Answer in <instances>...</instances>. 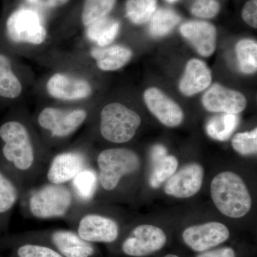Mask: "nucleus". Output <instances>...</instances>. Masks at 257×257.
<instances>
[{
    "mask_svg": "<svg viewBox=\"0 0 257 257\" xmlns=\"http://www.w3.org/2000/svg\"><path fill=\"white\" fill-rule=\"evenodd\" d=\"M204 170L197 163L184 165L166 182L165 192L177 198H189L202 188Z\"/></svg>",
    "mask_w": 257,
    "mask_h": 257,
    "instance_id": "12",
    "label": "nucleus"
},
{
    "mask_svg": "<svg viewBox=\"0 0 257 257\" xmlns=\"http://www.w3.org/2000/svg\"><path fill=\"white\" fill-rule=\"evenodd\" d=\"M81 207L69 184H43L32 189L25 200L29 214L41 220L73 216Z\"/></svg>",
    "mask_w": 257,
    "mask_h": 257,
    "instance_id": "2",
    "label": "nucleus"
},
{
    "mask_svg": "<svg viewBox=\"0 0 257 257\" xmlns=\"http://www.w3.org/2000/svg\"><path fill=\"white\" fill-rule=\"evenodd\" d=\"M229 236L228 228L216 221L189 226L182 234L184 243L198 252L218 246L229 239Z\"/></svg>",
    "mask_w": 257,
    "mask_h": 257,
    "instance_id": "11",
    "label": "nucleus"
},
{
    "mask_svg": "<svg viewBox=\"0 0 257 257\" xmlns=\"http://www.w3.org/2000/svg\"><path fill=\"white\" fill-rule=\"evenodd\" d=\"M178 165V160L171 155H167L163 160L154 165L150 177V184L152 188H159L165 183L177 172Z\"/></svg>",
    "mask_w": 257,
    "mask_h": 257,
    "instance_id": "29",
    "label": "nucleus"
},
{
    "mask_svg": "<svg viewBox=\"0 0 257 257\" xmlns=\"http://www.w3.org/2000/svg\"><path fill=\"white\" fill-rule=\"evenodd\" d=\"M7 33L15 43L40 45L47 36L41 17L35 10L20 8L15 11L7 21Z\"/></svg>",
    "mask_w": 257,
    "mask_h": 257,
    "instance_id": "6",
    "label": "nucleus"
},
{
    "mask_svg": "<svg viewBox=\"0 0 257 257\" xmlns=\"http://www.w3.org/2000/svg\"><path fill=\"white\" fill-rule=\"evenodd\" d=\"M165 257H179V256H177V255H175V254H168V255H166V256Z\"/></svg>",
    "mask_w": 257,
    "mask_h": 257,
    "instance_id": "37",
    "label": "nucleus"
},
{
    "mask_svg": "<svg viewBox=\"0 0 257 257\" xmlns=\"http://www.w3.org/2000/svg\"><path fill=\"white\" fill-rule=\"evenodd\" d=\"M231 145L236 152L243 156L256 155L257 152V128L246 133H237L231 141Z\"/></svg>",
    "mask_w": 257,
    "mask_h": 257,
    "instance_id": "30",
    "label": "nucleus"
},
{
    "mask_svg": "<svg viewBox=\"0 0 257 257\" xmlns=\"http://www.w3.org/2000/svg\"><path fill=\"white\" fill-rule=\"evenodd\" d=\"M167 156V150L162 145H155L151 150V161L152 165L158 163Z\"/></svg>",
    "mask_w": 257,
    "mask_h": 257,
    "instance_id": "35",
    "label": "nucleus"
},
{
    "mask_svg": "<svg viewBox=\"0 0 257 257\" xmlns=\"http://www.w3.org/2000/svg\"><path fill=\"white\" fill-rule=\"evenodd\" d=\"M180 32L203 57H209L215 51L216 31L211 24L196 20L187 22L181 26Z\"/></svg>",
    "mask_w": 257,
    "mask_h": 257,
    "instance_id": "17",
    "label": "nucleus"
},
{
    "mask_svg": "<svg viewBox=\"0 0 257 257\" xmlns=\"http://www.w3.org/2000/svg\"><path fill=\"white\" fill-rule=\"evenodd\" d=\"M140 124L141 118L138 113L120 103L107 104L101 111V135L110 143H128L135 137Z\"/></svg>",
    "mask_w": 257,
    "mask_h": 257,
    "instance_id": "5",
    "label": "nucleus"
},
{
    "mask_svg": "<svg viewBox=\"0 0 257 257\" xmlns=\"http://www.w3.org/2000/svg\"><path fill=\"white\" fill-rule=\"evenodd\" d=\"M116 0H86L82 15L84 26L87 27L105 18L114 8Z\"/></svg>",
    "mask_w": 257,
    "mask_h": 257,
    "instance_id": "28",
    "label": "nucleus"
},
{
    "mask_svg": "<svg viewBox=\"0 0 257 257\" xmlns=\"http://www.w3.org/2000/svg\"><path fill=\"white\" fill-rule=\"evenodd\" d=\"M166 1L168 2V3H175V2H177V0H166Z\"/></svg>",
    "mask_w": 257,
    "mask_h": 257,
    "instance_id": "38",
    "label": "nucleus"
},
{
    "mask_svg": "<svg viewBox=\"0 0 257 257\" xmlns=\"http://www.w3.org/2000/svg\"><path fill=\"white\" fill-rule=\"evenodd\" d=\"M23 195V184L0 158V226H5Z\"/></svg>",
    "mask_w": 257,
    "mask_h": 257,
    "instance_id": "14",
    "label": "nucleus"
},
{
    "mask_svg": "<svg viewBox=\"0 0 257 257\" xmlns=\"http://www.w3.org/2000/svg\"><path fill=\"white\" fill-rule=\"evenodd\" d=\"M242 18L247 25L256 28L257 0H249L245 4L242 10Z\"/></svg>",
    "mask_w": 257,
    "mask_h": 257,
    "instance_id": "33",
    "label": "nucleus"
},
{
    "mask_svg": "<svg viewBox=\"0 0 257 257\" xmlns=\"http://www.w3.org/2000/svg\"><path fill=\"white\" fill-rule=\"evenodd\" d=\"M147 107L161 123L169 127L182 124L184 113L180 106L157 88H149L144 94Z\"/></svg>",
    "mask_w": 257,
    "mask_h": 257,
    "instance_id": "15",
    "label": "nucleus"
},
{
    "mask_svg": "<svg viewBox=\"0 0 257 257\" xmlns=\"http://www.w3.org/2000/svg\"><path fill=\"white\" fill-rule=\"evenodd\" d=\"M167 240L165 233L160 228L153 225H140L124 240L121 248L128 256H146L163 248Z\"/></svg>",
    "mask_w": 257,
    "mask_h": 257,
    "instance_id": "9",
    "label": "nucleus"
},
{
    "mask_svg": "<svg viewBox=\"0 0 257 257\" xmlns=\"http://www.w3.org/2000/svg\"><path fill=\"white\" fill-rule=\"evenodd\" d=\"M239 121L237 114L221 113L208 120L206 131L211 138L218 141H226L237 128Z\"/></svg>",
    "mask_w": 257,
    "mask_h": 257,
    "instance_id": "22",
    "label": "nucleus"
},
{
    "mask_svg": "<svg viewBox=\"0 0 257 257\" xmlns=\"http://www.w3.org/2000/svg\"><path fill=\"white\" fill-rule=\"evenodd\" d=\"M119 27L117 20L105 17L88 26L86 34L89 40L99 46L105 47L114 41L117 36Z\"/></svg>",
    "mask_w": 257,
    "mask_h": 257,
    "instance_id": "23",
    "label": "nucleus"
},
{
    "mask_svg": "<svg viewBox=\"0 0 257 257\" xmlns=\"http://www.w3.org/2000/svg\"><path fill=\"white\" fill-rule=\"evenodd\" d=\"M181 17L174 10L168 8L156 10L149 24V32L154 37L168 35L180 23Z\"/></svg>",
    "mask_w": 257,
    "mask_h": 257,
    "instance_id": "24",
    "label": "nucleus"
},
{
    "mask_svg": "<svg viewBox=\"0 0 257 257\" xmlns=\"http://www.w3.org/2000/svg\"><path fill=\"white\" fill-rule=\"evenodd\" d=\"M236 55L241 72L253 74L257 69V45L253 40L245 39L236 45Z\"/></svg>",
    "mask_w": 257,
    "mask_h": 257,
    "instance_id": "27",
    "label": "nucleus"
},
{
    "mask_svg": "<svg viewBox=\"0 0 257 257\" xmlns=\"http://www.w3.org/2000/svg\"><path fill=\"white\" fill-rule=\"evenodd\" d=\"M87 117L84 109H60L47 107L40 113L37 121L40 127L52 137L65 138L75 133Z\"/></svg>",
    "mask_w": 257,
    "mask_h": 257,
    "instance_id": "7",
    "label": "nucleus"
},
{
    "mask_svg": "<svg viewBox=\"0 0 257 257\" xmlns=\"http://www.w3.org/2000/svg\"><path fill=\"white\" fill-rule=\"evenodd\" d=\"M91 55L99 69L114 71L124 67L131 60L133 52L127 47L114 45L106 48L94 47L91 51Z\"/></svg>",
    "mask_w": 257,
    "mask_h": 257,
    "instance_id": "20",
    "label": "nucleus"
},
{
    "mask_svg": "<svg viewBox=\"0 0 257 257\" xmlns=\"http://www.w3.org/2000/svg\"><path fill=\"white\" fill-rule=\"evenodd\" d=\"M0 158L23 184L36 177L45 161L39 158L30 132L16 120L0 126Z\"/></svg>",
    "mask_w": 257,
    "mask_h": 257,
    "instance_id": "1",
    "label": "nucleus"
},
{
    "mask_svg": "<svg viewBox=\"0 0 257 257\" xmlns=\"http://www.w3.org/2000/svg\"><path fill=\"white\" fill-rule=\"evenodd\" d=\"M30 4L45 8H55L62 6L69 0H27Z\"/></svg>",
    "mask_w": 257,
    "mask_h": 257,
    "instance_id": "36",
    "label": "nucleus"
},
{
    "mask_svg": "<svg viewBox=\"0 0 257 257\" xmlns=\"http://www.w3.org/2000/svg\"><path fill=\"white\" fill-rule=\"evenodd\" d=\"M211 82L210 69L202 60L193 59L186 66L183 77L179 83L181 92L192 96L205 90Z\"/></svg>",
    "mask_w": 257,
    "mask_h": 257,
    "instance_id": "19",
    "label": "nucleus"
},
{
    "mask_svg": "<svg viewBox=\"0 0 257 257\" xmlns=\"http://www.w3.org/2000/svg\"><path fill=\"white\" fill-rule=\"evenodd\" d=\"M73 216L78 219L77 234L83 240L89 243H111L117 239L119 225L114 219L95 213L83 214L80 209Z\"/></svg>",
    "mask_w": 257,
    "mask_h": 257,
    "instance_id": "8",
    "label": "nucleus"
},
{
    "mask_svg": "<svg viewBox=\"0 0 257 257\" xmlns=\"http://www.w3.org/2000/svg\"><path fill=\"white\" fill-rule=\"evenodd\" d=\"M87 166V157L82 152L69 150L57 154L47 166V183L69 184Z\"/></svg>",
    "mask_w": 257,
    "mask_h": 257,
    "instance_id": "10",
    "label": "nucleus"
},
{
    "mask_svg": "<svg viewBox=\"0 0 257 257\" xmlns=\"http://www.w3.org/2000/svg\"><path fill=\"white\" fill-rule=\"evenodd\" d=\"M96 164L99 184L107 192L114 190L123 177L133 175L141 167L138 155L126 148L103 150L98 155Z\"/></svg>",
    "mask_w": 257,
    "mask_h": 257,
    "instance_id": "4",
    "label": "nucleus"
},
{
    "mask_svg": "<svg viewBox=\"0 0 257 257\" xmlns=\"http://www.w3.org/2000/svg\"><path fill=\"white\" fill-rule=\"evenodd\" d=\"M197 257H236V253L232 248L223 247L205 251Z\"/></svg>",
    "mask_w": 257,
    "mask_h": 257,
    "instance_id": "34",
    "label": "nucleus"
},
{
    "mask_svg": "<svg viewBox=\"0 0 257 257\" xmlns=\"http://www.w3.org/2000/svg\"><path fill=\"white\" fill-rule=\"evenodd\" d=\"M211 195L216 208L225 216L243 217L251 207V197L246 184L232 172L219 173L211 184Z\"/></svg>",
    "mask_w": 257,
    "mask_h": 257,
    "instance_id": "3",
    "label": "nucleus"
},
{
    "mask_svg": "<svg viewBox=\"0 0 257 257\" xmlns=\"http://www.w3.org/2000/svg\"><path fill=\"white\" fill-rule=\"evenodd\" d=\"M202 104L207 110L211 112L237 114L244 110L247 101L237 91L214 84L204 93Z\"/></svg>",
    "mask_w": 257,
    "mask_h": 257,
    "instance_id": "13",
    "label": "nucleus"
},
{
    "mask_svg": "<svg viewBox=\"0 0 257 257\" xmlns=\"http://www.w3.org/2000/svg\"><path fill=\"white\" fill-rule=\"evenodd\" d=\"M47 92L61 100H79L92 94V87L84 79L75 78L67 74H54L47 84Z\"/></svg>",
    "mask_w": 257,
    "mask_h": 257,
    "instance_id": "16",
    "label": "nucleus"
},
{
    "mask_svg": "<svg viewBox=\"0 0 257 257\" xmlns=\"http://www.w3.org/2000/svg\"><path fill=\"white\" fill-rule=\"evenodd\" d=\"M23 91L21 83L13 72L11 62L0 54V96L15 99Z\"/></svg>",
    "mask_w": 257,
    "mask_h": 257,
    "instance_id": "25",
    "label": "nucleus"
},
{
    "mask_svg": "<svg viewBox=\"0 0 257 257\" xmlns=\"http://www.w3.org/2000/svg\"><path fill=\"white\" fill-rule=\"evenodd\" d=\"M220 5L216 0H196L192 7V13L200 18H214L219 13Z\"/></svg>",
    "mask_w": 257,
    "mask_h": 257,
    "instance_id": "32",
    "label": "nucleus"
},
{
    "mask_svg": "<svg viewBox=\"0 0 257 257\" xmlns=\"http://www.w3.org/2000/svg\"><path fill=\"white\" fill-rule=\"evenodd\" d=\"M18 257H64L49 246L36 243H25L17 250Z\"/></svg>",
    "mask_w": 257,
    "mask_h": 257,
    "instance_id": "31",
    "label": "nucleus"
},
{
    "mask_svg": "<svg viewBox=\"0 0 257 257\" xmlns=\"http://www.w3.org/2000/svg\"><path fill=\"white\" fill-rule=\"evenodd\" d=\"M69 185L79 205L87 204L94 199L97 191V172L90 166H87L77 174Z\"/></svg>",
    "mask_w": 257,
    "mask_h": 257,
    "instance_id": "21",
    "label": "nucleus"
},
{
    "mask_svg": "<svg viewBox=\"0 0 257 257\" xmlns=\"http://www.w3.org/2000/svg\"><path fill=\"white\" fill-rule=\"evenodd\" d=\"M51 240L57 251L64 257H91L94 253L92 243L84 241L77 232L70 230L54 231Z\"/></svg>",
    "mask_w": 257,
    "mask_h": 257,
    "instance_id": "18",
    "label": "nucleus"
},
{
    "mask_svg": "<svg viewBox=\"0 0 257 257\" xmlns=\"http://www.w3.org/2000/svg\"><path fill=\"white\" fill-rule=\"evenodd\" d=\"M157 10V0H127L126 17L135 25H143L150 21Z\"/></svg>",
    "mask_w": 257,
    "mask_h": 257,
    "instance_id": "26",
    "label": "nucleus"
}]
</instances>
